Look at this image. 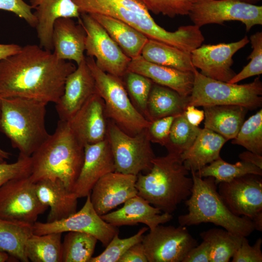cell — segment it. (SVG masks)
<instances>
[{
    "label": "cell",
    "mask_w": 262,
    "mask_h": 262,
    "mask_svg": "<svg viewBox=\"0 0 262 262\" xmlns=\"http://www.w3.org/2000/svg\"><path fill=\"white\" fill-rule=\"evenodd\" d=\"M76 67L39 45H27L0 61V97L55 104L63 94L67 77Z\"/></svg>",
    "instance_id": "cell-1"
},
{
    "label": "cell",
    "mask_w": 262,
    "mask_h": 262,
    "mask_svg": "<svg viewBox=\"0 0 262 262\" xmlns=\"http://www.w3.org/2000/svg\"><path fill=\"white\" fill-rule=\"evenodd\" d=\"M80 14H100L118 19L144 34L186 52L201 46L204 40L195 25L180 26L169 32L156 23L149 11L138 0H72Z\"/></svg>",
    "instance_id": "cell-2"
},
{
    "label": "cell",
    "mask_w": 262,
    "mask_h": 262,
    "mask_svg": "<svg viewBox=\"0 0 262 262\" xmlns=\"http://www.w3.org/2000/svg\"><path fill=\"white\" fill-rule=\"evenodd\" d=\"M84 157V146L75 136L67 122L59 120L53 133L31 155L30 178L34 183L58 179L72 191Z\"/></svg>",
    "instance_id": "cell-3"
},
{
    "label": "cell",
    "mask_w": 262,
    "mask_h": 262,
    "mask_svg": "<svg viewBox=\"0 0 262 262\" xmlns=\"http://www.w3.org/2000/svg\"><path fill=\"white\" fill-rule=\"evenodd\" d=\"M180 157L168 153L155 157L150 170L137 176V195L162 212L171 213L191 194L193 181Z\"/></svg>",
    "instance_id": "cell-4"
},
{
    "label": "cell",
    "mask_w": 262,
    "mask_h": 262,
    "mask_svg": "<svg viewBox=\"0 0 262 262\" xmlns=\"http://www.w3.org/2000/svg\"><path fill=\"white\" fill-rule=\"evenodd\" d=\"M0 131L19 154L31 157L48 139L47 103L19 97L1 98Z\"/></svg>",
    "instance_id": "cell-5"
},
{
    "label": "cell",
    "mask_w": 262,
    "mask_h": 262,
    "mask_svg": "<svg viewBox=\"0 0 262 262\" xmlns=\"http://www.w3.org/2000/svg\"><path fill=\"white\" fill-rule=\"evenodd\" d=\"M193 181L191 194L185 200L188 213L178 217L180 225L188 227L212 223L237 235L247 237L255 230L252 220L233 214L217 191L212 177L204 179L191 172Z\"/></svg>",
    "instance_id": "cell-6"
},
{
    "label": "cell",
    "mask_w": 262,
    "mask_h": 262,
    "mask_svg": "<svg viewBox=\"0 0 262 262\" xmlns=\"http://www.w3.org/2000/svg\"><path fill=\"white\" fill-rule=\"evenodd\" d=\"M85 61L95 79L96 92L103 100L106 117L130 135L146 130L151 121L131 102L122 79L102 70L93 57H86Z\"/></svg>",
    "instance_id": "cell-7"
},
{
    "label": "cell",
    "mask_w": 262,
    "mask_h": 262,
    "mask_svg": "<svg viewBox=\"0 0 262 262\" xmlns=\"http://www.w3.org/2000/svg\"><path fill=\"white\" fill-rule=\"evenodd\" d=\"M189 104L195 107L238 105L252 110L262 106V82L260 77L248 83H230L208 78L195 68Z\"/></svg>",
    "instance_id": "cell-8"
},
{
    "label": "cell",
    "mask_w": 262,
    "mask_h": 262,
    "mask_svg": "<svg viewBox=\"0 0 262 262\" xmlns=\"http://www.w3.org/2000/svg\"><path fill=\"white\" fill-rule=\"evenodd\" d=\"M106 139L113 154L115 171L137 176L150 170L156 157L146 129L130 135L109 119Z\"/></svg>",
    "instance_id": "cell-9"
},
{
    "label": "cell",
    "mask_w": 262,
    "mask_h": 262,
    "mask_svg": "<svg viewBox=\"0 0 262 262\" xmlns=\"http://www.w3.org/2000/svg\"><path fill=\"white\" fill-rule=\"evenodd\" d=\"M188 15L199 28L238 21L248 32L253 26L262 25V6L239 0H196Z\"/></svg>",
    "instance_id": "cell-10"
},
{
    "label": "cell",
    "mask_w": 262,
    "mask_h": 262,
    "mask_svg": "<svg viewBox=\"0 0 262 262\" xmlns=\"http://www.w3.org/2000/svg\"><path fill=\"white\" fill-rule=\"evenodd\" d=\"M78 19L86 33L87 57L94 58L97 66L103 71L122 79L131 59L89 14L82 13Z\"/></svg>",
    "instance_id": "cell-11"
},
{
    "label": "cell",
    "mask_w": 262,
    "mask_h": 262,
    "mask_svg": "<svg viewBox=\"0 0 262 262\" xmlns=\"http://www.w3.org/2000/svg\"><path fill=\"white\" fill-rule=\"evenodd\" d=\"M48 208L39 200L30 176L11 180L0 187V218L33 225Z\"/></svg>",
    "instance_id": "cell-12"
},
{
    "label": "cell",
    "mask_w": 262,
    "mask_h": 262,
    "mask_svg": "<svg viewBox=\"0 0 262 262\" xmlns=\"http://www.w3.org/2000/svg\"><path fill=\"white\" fill-rule=\"evenodd\" d=\"M142 243L148 262H182L197 245L186 227L159 225L146 235Z\"/></svg>",
    "instance_id": "cell-13"
},
{
    "label": "cell",
    "mask_w": 262,
    "mask_h": 262,
    "mask_svg": "<svg viewBox=\"0 0 262 262\" xmlns=\"http://www.w3.org/2000/svg\"><path fill=\"white\" fill-rule=\"evenodd\" d=\"M90 194L86 196L82 209L69 216L52 222L36 221L33 225V233L40 235L54 232H82L94 236L106 246L113 237L119 233V230L96 212L91 202Z\"/></svg>",
    "instance_id": "cell-14"
},
{
    "label": "cell",
    "mask_w": 262,
    "mask_h": 262,
    "mask_svg": "<svg viewBox=\"0 0 262 262\" xmlns=\"http://www.w3.org/2000/svg\"><path fill=\"white\" fill-rule=\"evenodd\" d=\"M218 184L219 195L234 215L252 220L262 212L261 176L246 174Z\"/></svg>",
    "instance_id": "cell-15"
},
{
    "label": "cell",
    "mask_w": 262,
    "mask_h": 262,
    "mask_svg": "<svg viewBox=\"0 0 262 262\" xmlns=\"http://www.w3.org/2000/svg\"><path fill=\"white\" fill-rule=\"evenodd\" d=\"M249 42L247 36L229 43L204 44L190 53L191 61L202 75L216 80L228 82L236 74L232 69V57Z\"/></svg>",
    "instance_id": "cell-16"
},
{
    "label": "cell",
    "mask_w": 262,
    "mask_h": 262,
    "mask_svg": "<svg viewBox=\"0 0 262 262\" xmlns=\"http://www.w3.org/2000/svg\"><path fill=\"white\" fill-rule=\"evenodd\" d=\"M137 176L116 171L108 173L96 183L90 192L91 202L100 215L137 195Z\"/></svg>",
    "instance_id": "cell-17"
},
{
    "label": "cell",
    "mask_w": 262,
    "mask_h": 262,
    "mask_svg": "<svg viewBox=\"0 0 262 262\" xmlns=\"http://www.w3.org/2000/svg\"><path fill=\"white\" fill-rule=\"evenodd\" d=\"M106 118L103 100L96 92L66 122L75 136L84 146L106 139Z\"/></svg>",
    "instance_id": "cell-18"
},
{
    "label": "cell",
    "mask_w": 262,
    "mask_h": 262,
    "mask_svg": "<svg viewBox=\"0 0 262 262\" xmlns=\"http://www.w3.org/2000/svg\"><path fill=\"white\" fill-rule=\"evenodd\" d=\"M84 157L82 167L73 187L77 197H86L101 177L115 171L113 154L107 139L84 146Z\"/></svg>",
    "instance_id": "cell-19"
},
{
    "label": "cell",
    "mask_w": 262,
    "mask_h": 262,
    "mask_svg": "<svg viewBox=\"0 0 262 262\" xmlns=\"http://www.w3.org/2000/svg\"><path fill=\"white\" fill-rule=\"evenodd\" d=\"M96 92L95 79L85 59L68 76L63 94L55 103L59 120L68 121Z\"/></svg>",
    "instance_id": "cell-20"
},
{
    "label": "cell",
    "mask_w": 262,
    "mask_h": 262,
    "mask_svg": "<svg viewBox=\"0 0 262 262\" xmlns=\"http://www.w3.org/2000/svg\"><path fill=\"white\" fill-rule=\"evenodd\" d=\"M30 3L35 10V28L39 46L52 51V35L55 21L62 17L80 18L78 7L72 0H30Z\"/></svg>",
    "instance_id": "cell-21"
},
{
    "label": "cell",
    "mask_w": 262,
    "mask_h": 262,
    "mask_svg": "<svg viewBox=\"0 0 262 262\" xmlns=\"http://www.w3.org/2000/svg\"><path fill=\"white\" fill-rule=\"evenodd\" d=\"M100 216L105 221L116 227L134 225L140 223L147 225L150 230L173 218L171 213H162L159 209L151 206L147 200L138 195L127 200L118 210Z\"/></svg>",
    "instance_id": "cell-22"
},
{
    "label": "cell",
    "mask_w": 262,
    "mask_h": 262,
    "mask_svg": "<svg viewBox=\"0 0 262 262\" xmlns=\"http://www.w3.org/2000/svg\"><path fill=\"white\" fill-rule=\"evenodd\" d=\"M86 36L85 31L80 22L76 24L71 18H60L53 26V52L59 59L73 61L78 66L85 59Z\"/></svg>",
    "instance_id": "cell-23"
},
{
    "label": "cell",
    "mask_w": 262,
    "mask_h": 262,
    "mask_svg": "<svg viewBox=\"0 0 262 262\" xmlns=\"http://www.w3.org/2000/svg\"><path fill=\"white\" fill-rule=\"evenodd\" d=\"M127 71L141 74L184 97H189L192 92L194 80L192 72L154 64L146 61L141 55L131 59Z\"/></svg>",
    "instance_id": "cell-24"
},
{
    "label": "cell",
    "mask_w": 262,
    "mask_h": 262,
    "mask_svg": "<svg viewBox=\"0 0 262 262\" xmlns=\"http://www.w3.org/2000/svg\"><path fill=\"white\" fill-rule=\"evenodd\" d=\"M40 202L50 207L47 222L65 218L77 212L78 197L60 180H44L35 183Z\"/></svg>",
    "instance_id": "cell-25"
},
{
    "label": "cell",
    "mask_w": 262,
    "mask_h": 262,
    "mask_svg": "<svg viewBox=\"0 0 262 262\" xmlns=\"http://www.w3.org/2000/svg\"><path fill=\"white\" fill-rule=\"evenodd\" d=\"M228 141L209 129H202L191 147L180 156L184 166L196 172L219 158L220 152Z\"/></svg>",
    "instance_id": "cell-26"
},
{
    "label": "cell",
    "mask_w": 262,
    "mask_h": 262,
    "mask_svg": "<svg viewBox=\"0 0 262 262\" xmlns=\"http://www.w3.org/2000/svg\"><path fill=\"white\" fill-rule=\"evenodd\" d=\"M247 110L238 105L204 106V128L221 135L227 141L233 139L243 123Z\"/></svg>",
    "instance_id": "cell-27"
},
{
    "label": "cell",
    "mask_w": 262,
    "mask_h": 262,
    "mask_svg": "<svg viewBox=\"0 0 262 262\" xmlns=\"http://www.w3.org/2000/svg\"><path fill=\"white\" fill-rule=\"evenodd\" d=\"M105 30L123 52L131 59L141 55L148 38L127 23L114 17L100 14H91Z\"/></svg>",
    "instance_id": "cell-28"
},
{
    "label": "cell",
    "mask_w": 262,
    "mask_h": 262,
    "mask_svg": "<svg viewBox=\"0 0 262 262\" xmlns=\"http://www.w3.org/2000/svg\"><path fill=\"white\" fill-rule=\"evenodd\" d=\"M189 104V97L180 96L175 91L154 82L148 97L147 119L152 121L183 113Z\"/></svg>",
    "instance_id": "cell-29"
},
{
    "label": "cell",
    "mask_w": 262,
    "mask_h": 262,
    "mask_svg": "<svg viewBox=\"0 0 262 262\" xmlns=\"http://www.w3.org/2000/svg\"><path fill=\"white\" fill-rule=\"evenodd\" d=\"M146 61L181 71L193 72L191 54L162 42L148 39L141 53Z\"/></svg>",
    "instance_id": "cell-30"
},
{
    "label": "cell",
    "mask_w": 262,
    "mask_h": 262,
    "mask_svg": "<svg viewBox=\"0 0 262 262\" xmlns=\"http://www.w3.org/2000/svg\"><path fill=\"white\" fill-rule=\"evenodd\" d=\"M33 234L32 224L0 218V250L16 260L29 262L24 248L26 241Z\"/></svg>",
    "instance_id": "cell-31"
},
{
    "label": "cell",
    "mask_w": 262,
    "mask_h": 262,
    "mask_svg": "<svg viewBox=\"0 0 262 262\" xmlns=\"http://www.w3.org/2000/svg\"><path fill=\"white\" fill-rule=\"evenodd\" d=\"M62 233L33 234L26 241L25 253L32 262H62Z\"/></svg>",
    "instance_id": "cell-32"
},
{
    "label": "cell",
    "mask_w": 262,
    "mask_h": 262,
    "mask_svg": "<svg viewBox=\"0 0 262 262\" xmlns=\"http://www.w3.org/2000/svg\"><path fill=\"white\" fill-rule=\"evenodd\" d=\"M203 241L211 247L210 262H228L240 246L243 236L225 229L213 228L201 232Z\"/></svg>",
    "instance_id": "cell-33"
},
{
    "label": "cell",
    "mask_w": 262,
    "mask_h": 262,
    "mask_svg": "<svg viewBox=\"0 0 262 262\" xmlns=\"http://www.w3.org/2000/svg\"><path fill=\"white\" fill-rule=\"evenodd\" d=\"M209 164L194 172L200 178L213 177L217 185L220 182H229L235 178L246 174L262 175V169L243 161L231 164L224 161L220 157Z\"/></svg>",
    "instance_id": "cell-34"
},
{
    "label": "cell",
    "mask_w": 262,
    "mask_h": 262,
    "mask_svg": "<svg viewBox=\"0 0 262 262\" xmlns=\"http://www.w3.org/2000/svg\"><path fill=\"white\" fill-rule=\"evenodd\" d=\"M67 232L62 242V262H89L98 239L84 232Z\"/></svg>",
    "instance_id": "cell-35"
},
{
    "label": "cell",
    "mask_w": 262,
    "mask_h": 262,
    "mask_svg": "<svg viewBox=\"0 0 262 262\" xmlns=\"http://www.w3.org/2000/svg\"><path fill=\"white\" fill-rule=\"evenodd\" d=\"M202 129L191 124L184 113L175 118L164 146L169 153L180 156L193 145Z\"/></svg>",
    "instance_id": "cell-36"
},
{
    "label": "cell",
    "mask_w": 262,
    "mask_h": 262,
    "mask_svg": "<svg viewBox=\"0 0 262 262\" xmlns=\"http://www.w3.org/2000/svg\"><path fill=\"white\" fill-rule=\"evenodd\" d=\"M232 144L243 146L247 150L262 155V110L242 124Z\"/></svg>",
    "instance_id": "cell-37"
},
{
    "label": "cell",
    "mask_w": 262,
    "mask_h": 262,
    "mask_svg": "<svg viewBox=\"0 0 262 262\" xmlns=\"http://www.w3.org/2000/svg\"><path fill=\"white\" fill-rule=\"evenodd\" d=\"M122 78L128 93L137 109L146 118L147 100L153 82L141 74L130 71H127Z\"/></svg>",
    "instance_id": "cell-38"
},
{
    "label": "cell",
    "mask_w": 262,
    "mask_h": 262,
    "mask_svg": "<svg viewBox=\"0 0 262 262\" xmlns=\"http://www.w3.org/2000/svg\"><path fill=\"white\" fill-rule=\"evenodd\" d=\"M148 229V227H143L135 234L124 239L119 238V233L116 234L106 246L105 249L99 255L92 257L89 262H118L129 248L142 242L144 233Z\"/></svg>",
    "instance_id": "cell-39"
},
{
    "label": "cell",
    "mask_w": 262,
    "mask_h": 262,
    "mask_svg": "<svg viewBox=\"0 0 262 262\" xmlns=\"http://www.w3.org/2000/svg\"><path fill=\"white\" fill-rule=\"evenodd\" d=\"M150 12L169 17L188 15L196 0H138Z\"/></svg>",
    "instance_id": "cell-40"
},
{
    "label": "cell",
    "mask_w": 262,
    "mask_h": 262,
    "mask_svg": "<svg viewBox=\"0 0 262 262\" xmlns=\"http://www.w3.org/2000/svg\"><path fill=\"white\" fill-rule=\"evenodd\" d=\"M252 51L248 56L249 63L228 82L237 83L246 78L254 76H259L262 73V33L258 32L251 35Z\"/></svg>",
    "instance_id": "cell-41"
},
{
    "label": "cell",
    "mask_w": 262,
    "mask_h": 262,
    "mask_svg": "<svg viewBox=\"0 0 262 262\" xmlns=\"http://www.w3.org/2000/svg\"><path fill=\"white\" fill-rule=\"evenodd\" d=\"M31 171V157L20 154L15 162L0 163V187L11 180L30 176Z\"/></svg>",
    "instance_id": "cell-42"
},
{
    "label": "cell",
    "mask_w": 262,
    "mask_h": 262,
    "mask_svg": "<svg viewBox=\"0 0 262 262\" xmlns=\"http://www.w3.org/2000/svg\"><path fill=\"white\" fill-rule=\"evenodd\" d=\"M176 116H165L151 121L146 129L150 141L164 146L167 142L172 123Z\"/></svg>",
    "instance_id": "cell-43"
},
{
    "label": "cell",
    "mask_w": 262,
    "mask_h": 262,
    "mask_svg": "<svg viewBox=\"0 0 262 262\" xmlns=\"http://www.w3.org/2000/svg\"><path fill=\"white\" fill-rule=\"evenodd\" d=\"M262 239L259 238L256 241L254 245L251 246L246 237H244L240 246L232 257V262H262Z\"/></svg>",
    "instance_id": "cell-44"
},
{
    "label": "cell",
    "mask_w": 262,
    "mask_h": 262,
    "mask_svg": "<svg viewBox=\"0 0 262 262\" xmlns=\"http://www.w3.org/2000/svg\"><path fill=\"white\" fill-rule=\"evenodd\" d=\"M32 9L31 5L24 0H0V10L12 12L30 26L35 27L36 19Z\"/></svg>",
    "instance_id": "cell-45"
},
{
    "label": "cell",
    "mask_w": 262,
    "mask_h": 262,
    "mask_svg": "<svg viewBox=\"0 0 262 262\" xmlns=\"http://www.w3.org/2000/svg\"><path fill=\"white\" fill-rule=\"evenodd\" d=\"M211 247L208 242H202L192 248L182 262H210Z\"/></svg>",
    "instance_id": "cell-46"
},
{
    "label": "cell",
    "mask_w": 262,
    "mask_h": 262,
    "mask_svg": "<svg viewBox=\"0 0 262 262\" xmlns=\"http://www.w3.org/2000/svg\"><path fill=\"white\" fill-rule=\"evenodd\" d=\"M118 262H148L142 242L129 248L122 256Z\"/></svg>",
    "instance_id": "cell-47"
},
{
    "label": "cell",
    "mask_w": 262,
    "mask_h": 262,
    "mask_svg": "<svg viewBox=\"0 0 262 262\" xmlns=\"http://www.w3.org/2000/svg\"><path fill=\"white\" fill-rule=\"evenodd\" d=\"M183 113L187 120L195 126L198 127L204 119V111L197 109L192 105H187Z\"/></svg>",
    "instance_id": "cell-48"
},
{
    "label": "cell",
    "mask_w": 262,
    "mask_h": 262,
    "mask_svg": "<svg viewBox=\"0 0 262 262\" xmlns=\"http://www.w3.org/2000/svg\"><path fill=\"white\" fill-rule=\"evenodd\" d=\"M242 161L253 164L262 169V155L248 150L244 151L239 155Z\"/></svg>",
    "instance_id": "cell-49"
},
{
    "label": "cell",
    "mask_w": 262,
    "mask_h": 262,
    "mask_svg": "<svg viewBox=\"0 0 262 262\" xmlns=\"http://www.w3.org/2000/svg\"><path fill=\"white\" fill-rule=\"evenodd\" d=\"M22 47L15 44H0V61L17 53Z\"/></svg>",
    "instance_id": "cell-50"
},
{
    "label": "cell",
    "mask_w": 262,
    "mask_h": 262,
    "mask_svg": "<svg viewBox=\"0 0 262 262\" xmlns=\"http://www.w3.org/2000/svg\"><path fill=\"white\" fill-rule=\"evenodd\" d=\"M255 229L262 230V212L258 213L252 219Z\"/></svg>",
    "instance_id": "cell-51"
},
{
    "label": "cell",
    "mask_w": 262,
    "mask_h": 262,
    "mask_svg": "<svg viewBox=\"0 0 262 262\" xmlns=\"http://www.w3.org/2000/svg\"><path fill=\"white\" fill-rule=\"evenodd\" d=\"M11 156L10 153L0 148V163L6 162V160H8Z\"/></svg>",
    "instance_id": "cell-52"
},
{
    "label": "cell",
    "mask_w": 262,
    "mask_h": 262,
    "mask_svg": "<svg viewBox=\"0 0 262 262\" xmlns=\"http://www.w3.org/2000/svg\"><path fill=\"white\" fill-rule=\"evenodd\" d=\"M10 257V256L7 253L0 250V262H7Z\"/></svg>",
    "instance_id": "cell-53"
},
{
    "label": "cell",
    "mask_w": 262,
    "mask_h": 262,
    "mask_svg": "<svg viewBox=\"0 0 262 262\" xmlns=\"http://www.w3.org/2000/svg\"><path fill=\"white\" fill-rule=\"evenodd\" d=\"M239 0L242 1L249 3L255 4L256 3L261 1L262 0Z\"/></svg>",
    "instance_id": "cell-54"
},
{
    "label": "cell",
    "mask_w": 262,
    "mask_h": 262,
    "mask_svg": "<svg viewBox=\"0 0 262 262\" xmlns=\"http://www.w3.org/2000/svg\"><path fill=\"white\" fill-rule=\"evenodd\" d=\"M1 98L0 97V109H1Z\"/></svg>",
    "instance_id": "cell-55"
}]
</instances>
